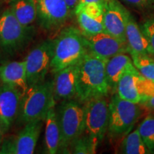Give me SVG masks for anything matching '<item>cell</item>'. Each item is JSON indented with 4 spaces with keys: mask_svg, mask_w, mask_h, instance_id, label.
I'll use <instances>...</instances> for the list:
<instances>
[{
    "mask_svg": "<svg viewBox=\"0 0 154 154\" xmlns=\"http://www.w3.org/2000/svg\"><path fill=\"white\" fill-rule=\"evenodd\" d=\"M9 9L25 26H32L36 19V0H9Z\"/></svg>",
    "mask_w": 154,
    "mask_h": 154,
    "instance_id": "21",
    "label": "cell"
},
{
    "mask_svg": "<svg viewBox=\"0 0 154 154\" xmlns=\"http://www.w3.org/2000/svg\"><path fill=\"white\" fill-rule=\"evenodd\" d=\"M43 121L36 120L26 123L16 136L3 139L0 146V154L33 153L39 138Z\"/></svg>",
    "mask_w": 154,
    "mask_h": 154,
    "instance_id": "10",
    "label": "cell"
},
{
    "mask_svg": "<svg viewBox=\"0 0 154 154\" xmlns=\"http://www.w3.org/2000/svg\"><path fill=\"white\" fill-rule=\"evenodd\" d=\"M5 134V131H4L2 124L1 120H0V146H1V144H2V143L3 137H4V135Z\"/></svg>",
    "mask_w": 154,
    "mask_h": 154,
    "instance_id": "31",
    "label": "cell"
},
{
    "mask_svg": "<svg viewBox=\"0 0 154 154\" xmlns=\"http://www.w3.org/2000/svg\"><path fill=\"white\" fill-rule=\"evenodd\" d=\"M132 63V59L126 53L119 54L108 59L106 63V75L110 89H116L121 76Z\"/></svg>",
    "mask_w": 154,
    "mask_h": 154,
    "instance_id": "20",
    "label": "cell"
},
{
    "mask_svg": "<svg viewBox=\"0 0 154 154\" xmlns=\"http://www.w3.org/2000/svg\"><path fill=\"white\" fill-rule=\"evenodd\" d=\"M138 103L123 99L118 94L111 98L109 103V130L113 136L128 133L140 116Z\"/></svg>",
    "mask_w": 154,
    "mask_h": 154,
    "instance_id": "7",
    "label": "cell"
},
{
    "mask_svg": "<svg viewBox=\"0 0 154 154\" xmlns=\"http://www.w3.org/2000/svg\"><path fill=\"white\" fill-rule=\"evenodd\" d=\"M84 109V133L99 144L109 126V104L104 96H99L85 102Z\"/></svg>",
    "mask_w": 154,
    "mask_h": 154,
    "instance_id": "9",
    "label": "cell"
},
{
    "mask_svg": "<svg viewBox=\"0 0 154 154\" xmlns=\"http://www.w3.org/2000/svg\"><path fill=\"white\" fill-rule=\"evenodd\" d=\"M56 105L57 103L51 106L44 119L46 151L49 154L57 153L60 147V128L56 111Z\"/></svg>",
    "mask_w": 154,
    "mask_h": 154,
    "instance_id": "19",
    "label": "cell"
},
{
    "mask_svg": "<svg viewBox=\"0 0 154 154\" xmlns=\"http://www.w3.org/2000/svg\"><path fill=\"white\" fill-rule=\"evenodd\" d=\"M0 80L24 94L29 88L24 61H10L0 66Z\"/></svg>",
    "mask_w": 154,
    "mask_h": 154,
    "instance_id": "17",
    "label": "cell"
},
{
    "mask_svg": "<svg viewBox=\"0 0 154 154\" xmlns=\"http://www.w3.org/2000/svg\"><path fill=\"white\" fill-rule=\"evenodd\" d=\"M57 103L54 99V81H44L29 86L22 94L18 114L19 123L44 121L49 109Z\"/></svg>",
    "mask_w": 154,
    "mask_h": 154,
    "instance_id": "3",
    "label": "cell"
},
{
    "mask_svg": "<svg viewBox=\"0 0 154 154\" xmlns=\"http://www.w3.org/2000/svg\"><path fill=\"white\" fill-rule=\"evenodd\" d=\"M152 9H153V10H154V0L153 2V5H152Z\"/></svg>",
    "mask_w": 154,
    "mask_h": 154,
    "instance_id": "33",
    "label": "cell"
},
{
    "mask_svg": "<svg viewBox=\"0 0 154 154\" xmlns=\"http://www.w3.org/2000/svg\"><path fill=\"white\" fill-rule=\"evenodd\" d=\"M104 0H79V3L77 5H86L89 3H98V2H103Z\"/></svg>",
    "mask_w": 154,
    "mask_h": 154,
    "instance_id": "30",
    "label": "cell"
},
{
    "mask_svg": "<svg viewBox=\"0 0 154 154\" xmlns=\"http://www.w3.org/2000/svg\"><path fill=\"white\" fill-rule=\"evenodd\" d=\"M2 13V2L1 1H0V14H1Z\"/></svg>",
    "mask_w": 154,
    "mask_h": 154,
    "instance_id": "32",
    "label": "cell"
},
{
    "mask_svg": "<svg viewBox=\"0 0 154 154\" xmlns=\"http://www.w3.org/2000/svg\"><path fill=\"white\" fill-rule=\"evenodd\" d=\"M149 44L151 56L154 57V19H149L140 26Z\"/></svg>",
    "mask_w": 154,
    "mask_h": 154,
    "instance_id": "26",
    "label": "cell"
},
{
    "mask_svg": "<svg viewBox=\"0 0 154 154\" xmlns=\"http://www.w3.org/2000/svg\"><path fill=\"white\" fill-rule=\"evenodd\" d=\"M33 26H25L17 20L9 9L0 14V48L14 54L24 49L34 36Z\"/></svg>",
    "mask_w": 154,
    "mask_h": 154,
    "instance_id": "5",
    "label": "cell"
},
{
    "mask_svg": "<svg viewBox=\"0 0 154 154\" xmlns=\"http://www.w3.org/2000/svg\"><path fill=\"white\" fill-rule=\"evenodd\" d=\"M98 146L99 143L84 133L73 142L70 149H72L73 153L94 154L96 153Z\"/></svg>",
    "mask_w": 154,
    "mask_h": 154,
    "instance_id": "25",
    "label": "cell"
},
{
    "mask_svg": "<svg viewBox=\"0 0 154 154\" xmlns=\"http://www.w3.org/2000/svg\"><path fill=\"white\" fill-rule=\"evenodd\" d=\"M126 38L129 54H144L151 55L149 42L131 13L126 23Z\"/></svg>",
    "mask_w": 154,
    "mask_h": 154,
    "instance_id": "18",
    "label": "cell"
},
{
    "mask_svg": "<svg viewBox=\"0 0 154 154\" xmlns=\"http://www.w3.org/2000/svg\"><path fill=\"white\" fill-rule=\"evenodd\" d=\"M65 2H66L67 7H69V10H70L71 13L74 12V10L76 9L77 5L79 3V0H64Z\"/></svg>",
    "mask_w": 154,
    "mask_h": 154,
    "instance_id": "28",
    "label": "cell"
},
{
    "mask_svg": "<svg viewBox=\"0 0 154 154\" xmlns=\"http://www.w3.org/2000/svg\"><path fill=\"white\" fill-rule=\"evenodd\" d=\"M121 151L126 154L151 153L140 137L138 129L127 135L123 141Z\"/></svg>",
    "mask_w": 154,
    "mask_h": 154,
    "instance_id": "22",
    "label": "cell"
},
{
    "mask_svg": "<svg viewBox=\"0 0 154 154\" xmlns=\"http://www.w3.org/2000/svg\"><path fill=\"white\" fill-rule=\"evenodd\" d=\"M54 55V40L42 42L33 48L24 59L28 86L36 85L45 81L51 70Z\"/></svg>",
    "mask_w": 154,
    "mask_h": 154,
    "instance_id": "8",
    "label": "cell"
},
{
    "mask_svg": "<svg viewBox=\"0 0 154 154\" xmlns=\"http://www.w3.org/2000/svg\"><path fill=\"white\" fill-rule=\"evenodd\" d=\"M22 92L7 84L0 85V120L7 133L18 117Z\"/></svg>",
    "mask_w": 154,
    "mask_h": 154,
    "instance_id": "15",
    "label": "cell"
},
{
    "mask_svg": "<svg viewBox=\"0 0 154 154\" xmlns=\"http://www.w3.org/2000/svg\"><path fill=\"white\" fill-rule=\"evenodd\" d=\"M141 105H143L144 107L150 109V110H154V95L150 99L146 100L143 103H141Z\"/></svg>",
    "mask_w": 154,
    "mask_h": 154,
    "instance_id": "29",
    "label": "cell"
},
{
    "mask_svg": "<svg viewBox=\"0 0 154 154\" xmlns=\"http://www.w3.org/2000/svg\"><path fill=\"white\" fill-rule=\"evenodd\" d=\"M116 91L121 99L141 104L154 95V82L142 76L132 63L121 76Z\"/></svg>",
    "mask_w": 154,
    "mask_h": 154,
    "instance_id": "6",
    "label": "cell"
},
{
    "mask_svg": "<svg viewBox=\"0 0 154 154\" xmlns=\"http://www.w3.org/2000/svg\"><path fill=\"white\" fill-rule=\"evenodd\" d=\"M38 26L47 32L59 29L66 22L71 13L64 0H36Z\"/></svg>",
    "mask_w": 154,
    "mask_h": 154,
    "instance_id": "11",
    "label": "cell"
},
{
    "mask_svg": "<svg viewBox=\"0 0 154 154\" xmlns=\"http://www.w3.org/2000/svg\"><path fill=\"white\" fill-rule=\"evenodd\" d=\"M133 63L140 74L147 79L154 82V58L149 54H131Z\"/></svg>",
    "mask_w": 154,
    "mask_h": 154,
    "instance_id": "23",
    "label": "cell"
},
{
    "mask_svg": "<svg viewBox=\"0 0 154 154\" xmlns=\"http://www.w3.org/2000/svg\"><path fill=\"white\" fill-rule=\"evenodd\" d=\"M60 128L59 151L66 153L73 142L84 132V109L80 101L69 99L61 101L56 109Z\"/></svg>",
    "mask_w": 154,
    "mask_h": 154,
    "instance_id": "4",
    "label": "cell"
},
{
    "mask_svg": "<svg viewBox=\"0 0 154 154\" xmlns=\"http://www.w3.org/2000/svg\"><path fill=\"white\" fill-rule=\"evenodd\" d=\"M77 63L65 67L55 73L53 81L54 99L56 102L72 99L76 96Z\"/></svg>",
    "mask_w": 154,
    "mask_h": 154,
    "instance_id": "16",
    "label": "cell"
},
{
    "mask_svg": "<svg viewBox=\"0 0 154 154\" xmlns=\"http://www.w3.org/2000/svg\"><path fill=\"white\" fill-rule=\"evenodd\" d=\"M150 152L154 153V115H149L137 128Z\"/></svg>",
    "mask_w": 154,
    "mask_h": 154,
    "instance_id": "24",
    "label": "cell"
},
{
    "mask_svg": "<svg viewBox=\"0 0 154 154\" xmlns=\"http://www.w3.org/2000/svg\"><path fill=\"white\" fill-rule=\"evenodd\" d=\"M126 5L138 9H146L152 8L153 0H121Z\"/></svg>",
    "mask_w": 154,
    "mask_h": 154,
    "instance_id": "27",
    "label": "cell"
},
{
    "mask_svg": "<svg viewBox=\"0 0 154 154\" xmlns=\"http://www.w3.org/2000/svg\"><path fill=\"white\" fill-rule=\"evenodd\" d=\"M103 2L76 6L74 14L84 35H93L104 32Z\"/></svg>",
    "mask_w": 154,
    "mask_h": 154,
    "instance_id": "14",
    "label": "cell"
},
{
    "mask_svg": "<svg viewBox=\"0 0 154 154\" xmlns=\"http://www.w3.org/2000/svg\"><path fill=\"white\" fill-rule=\"evenodd\" d=\"M88 52L104 59L122 53H128L126 42L103 32L93 35H84Z\"/></svg>",
    "mask_w": 154,
    "mask_h": 154,
    "instance_id": "13",
    "label": "cell"
},
{
    "mask_svg": "<svg viewBox=\"0 0 154 154\" xmlns=\"http://www.w3.org/2000/svg\"><path fill=\"white\" fill-rule=\"evenodd\" d=\"M107 60L88 51L77 63L76 97L80 102L84 103L109 93L110 88L106 75Z\"/></svg>",
    "mask_w": 154,
    "mask_h": 154,
    "instance_id": "1",
    "label": "cell"
},
{
    "mask_svg": "<svg viewBox=\"0 0 154 154\" xmlns=\"http://www.w3.org/2000/svg\"><path fill=\"white\" fill-rule=\"evenodd\" d=\"M103 5L104 32L126 42V26L130 12L119 0H104Z\"/></svg>",
    "mask_w": 154,
    "mask_h": 154,
    "instance_id": "12",
    "label": "cell"
},
{
    "mask_svg": "<svg viewBox=\"0 0 154 154\" xmlns=\"http://www.w3.org/2000/svg\"><path fill=\"white\" fill-rule=\"evenodd\" d=\"M88 52L85 36L74 26L63 29L54 39V55L51 71L55 73L76 64Z\"/></svg>",
    "mask_w": 154,
    "mask_h": 154,
    "instance_id": "2",
    "label": "cell"
}]
</instances>
